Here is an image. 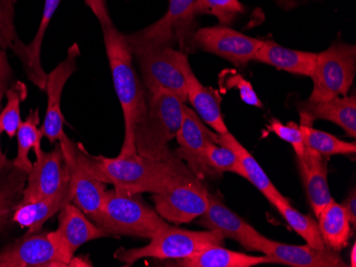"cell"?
Wrapping results in <instances>:
<instances>
[{"label": "cell", "mask_w": 356, "mask_h": 267, "mask_svg": "<svg viewBox=\"0 0 356 267\" xmlns=\"http://www.w3.org/2000/svg\"><path fill=\"white\" fill-rule=\"evenodd\" d=\"M77 157L94 178L129 194L163 192L186 167L177 155L168 161L153 160L139 153L106 158L93 157L77 147Z\"/></svg>", "instance_id": "obj_1"}, {"label": "cell", "mask_w": 356, "mask_h": 267, "mask_svg": "<svg viewBox=\"0 0 356 267\" xmlns=\"http://www.w3.org/2000/svg\"><path fill=\"white\" fill-rule=\"evenodd\" d=\"M104 43L109 60L115 93L123 110L125 137L120 157L135 155V130L147 111V96L134 67V57L127 37L113 26H104Z\"/></svg>", "instance_id": "obj_2"}, {"label": "cell", "mask_w": 356, "mask_h": 267, "mask_svg": "<svg viewBox=\"0 0 356 267\" xmlns=\"http://www.w3.org/2000/svg\"><path fill=\"white\" fill-rule=\"evenodd\" d=\"M138 195L115 189L106 191L101 209L90 218L108 235L139 236L151 240L170 225Z\"/></svg>", "instance_id": "obj_3"}, {"label": "cell", "mask_w": 356, "mask_h": 267, "mask_svg": "<svg viewBox=\"0 0 356 267\" xmlns=\"http://www.w3.org/2000/svg\"><path fill=\"white\" fill-rule=\"evenodd\" d=\"M185 103L169 92L147 95V111L135 130V145L139 155L157 161L175 157L169 148L183 121Z\"/></svg>", "instance_id": "obj_4"}, {"label": "cell", "mask_w": 356, "mask_h": 267, "mask_svg": "<svg viewBox=\"0 0 356 267\" xmlns=\"http://www.w3.org/2000/svg\"><path fill=\"white\" fill-rule=\"evenodd\" d=\"M133 57L141 71L143 87L149 94L169 92L187 103L185 79L174 59L173 47L157 42L141 39L136 35H126Z\"/></svg>", "instance_id": "obj_5"}, {"label": "cell", "mask_w": 356, "mask_h": 267, "mask_svg": "<svg viewBox=\"0 0 356 267\" xmlns=\"http://www.w3.org/2000/svg\"><path fill=\"white\" fill-rule=\"evenodd\" d=\"M224 240L225 239L215 231L186 230L170 225L152 238L147 246L119 249L115 252V258L123 262L125 266H133L138 260L144 258L181 260L213 245L223 246Z\"/></svg>", "instance_id": "obj_6"}, {"label": "cell", "mask_w": 356, "mask_h": 267, "mask_svg": "<svg viewBox=\"0 0 356 267\" xmlns=\"http://www.w3.org/2000/svg\"><path fill=\"white\" fill-rule=\"evenodd\" d=\"M155 210L167 222L188 224L203 215L209 205V192L201 179L186 166L163 192L153 194Z\"/></svg>", "instance_id": "obj_7"}, {"label": "cell", "mask_w": 356, "mask_h": 267, "mask_svg": "<svg viewBox=\"0 0 356 267\" xmlns=\"http://www.w3.org/2000/svg\"><path fill=\"white\" fill-rule=\"evenodd\" d=\"M356 71L355 45L333 44L318 53L311 78L314 87L309 101H325L348 95Z\"/></svg>", "instance_id": "obj_8"}, {"label": "cell", "mask_w": 356, "mask_h": 267, "mask_svg": "<svg viewBox=\"0 0 356 267\" xmlns=\"http://www.w3.org/2000/svg\"><path fill=\"white\" fill-rule=\"evenodd\" d=\"M261 44V40L248 37L232 28L220 25L195 30L188 46L219 55L235 67H243L250 62L255 61L256 53Z\"/></svg>", "instance_id": "obj_9"}, {"label": "cell", "mask_w": 356, "mask_h": 267, "mask_svg": "<svg viewBox=\"0 0 356 267\" xmlns=\"http://www.w3.org/2000/svg\"><path fill=\"white\" fill-rule=\"evenodd\" d=\"M67 266H71V261L48 232H28L0 251V267Z\"/></svg>", "instance_id": "obj_10"}, {"label": "cell", "mask_w": 356, "mask_h": 267, "mask_svg": "<svg viewBox=\"0 0 356 267\" xmlns=\"http://www.w3.org/2000/svg\"><path fill=\"white\" fill-rule=\"evenodd\" d=\"M71 171L60 144L49 153H42L28 173V183L19 205L35 203L53 196L69 184Z\"/></svg>", "instance_id": "obj_11"}, {"label": "cell", "mask_w": 356, "mask_h": 267, "mask_svg": "<svg viewBox=\"0 0 356 267\" xmlns=\"http://www.w3.org/2000/svg\"><path fill=\"white\" fill-rule=\"evenodd\" d=\"M197 224L207 230L215 231L224 239H232L249 251L263 252L267 238L245 222L217 196L209 194L207 210L200 216Z\"/></svg>", "instance_id": "obj_12"}, {"label": "cell", "mask_w": 356, "mask_h": 267, "mask_svg": "<svg viewBox=\"0 0 356 267\" xmlns=\"http://www.w3.org/2000/svg\"><path fill=\"white\" fill-rule=\"evenodd\" d=\"M79 55V46L77 43L73 44L67 51V58L47 75L45 87L47 92V109L41 131L51 144H55L57 141L62 142L67 139L63 129L61 97L70 77L77 71V60Z\"/></svg>", "instance_id": "obj_13"}, {"label": "cell", "mask_w": 356, "mask_h": 267, "mask_svg": "<svg viewBox=\"0 0 356 267\" xmlns=\"http://www.w3.org/2000/svg\"><path fill=\"white\" fill-rule=\"evenodd\" d=\"M197 14V0H170L165 17L135 35L171 47L176 42L188 47L190 37L195 31Z\"/></svg>", "instance_id": "obj_14"}, {"label": "cell", "mask_w": 356, "mask_h": 267, "mask_svg": "<svg viewBox=\"0 0 356 267\" xmlns=\"http://www.w3.org/2000/svg\"><path fill=\"white\" fill-rule=\"evenodd\" d=\"M176 139L181 146L176 155L187 162L190 171L200 179L213 177L204 164L203 151L209 143H218V133L208 129L197 112L186 105Z\"/></svg>", "instance_id": "obj_15"}, {"label": "cell", "mask_w": 356, "mask_h": 267, "mask_svg": "<svg viewBox=\"0 0 356 267\" xmlns=\"http://www.w3.org/2000/svg\"><path fill=\"white\" fill-rule=\"evenodd\" d=\"M174 59L185 79L187 101H190L197 114L218 135L229 132L222 114L219 94L200 83L185 53L174 51Z\"/></svg>", "instance_id": "obj_16"}, {"label": "cell", "mask_w": 356, "mask_h": 267, "mask_svg": "<svg viewBox=\"0 0 356 267\" xmlns=\"http://www.w3.org/2000/svg\"><path fill=\"white\" fill-rule=\"evenodd\" d=\"M71 171V187L76 206L88 216L99 212L106 194V183L94 178L77 157V145L67 137L59 142Z\"/></svg>", "instance_id": "obj_17"}, {"label": "cell", "mask_w": 356, "mask_h": 267, "mask_svg": "<svg viewBox=\"0 0 356 267\" xmlns=\"http://www.w3.org/2000/svg\"><path fill=\"white\" fill-rule=\"evenodd\" d=\"M48 234L59 247L62 254L71 261V266L74 255L81 245L108 236L107 233L91 223L85 213L71 203L60 210L57 230L48 232Z\"/></svg>", "instance_id": "obj_18"}, {"label": "cell", "mask_w": 356, "mask_h": 267, "mask_svg": "<svg viewBox=\"0 0 356 267\" xmlns=\"http://www.w3.org/2000/svg\"><path fill=\"white\" fill-rule=\"evenodd\" d=\"M268 264H282L293 267H347L337 251L329 248H315L311 245H288L267 238L263 250Z\"/></svg>", "instance_id": "obj_19"}, {"label": "cell", "mask_w": 356, "mask_h": 267, "mask_svg": "<svg viewBox=\"0 0 356 267\" xmlns=\"http://www.w3.org/2000/svg\"><path fill=\"white\" fill-rule=\"evenodd\" d=\"M298 163L306 195L316 217H318L321 211L333 200L327 183V161L323 155L306 147L305 153L298 158Z\"/></svg>", "instance_id": "obj_20"}, {"label": "cell", "mask_w": 356, "mask_h": 267, "mask_svg": "<svg viewBox=\"0 0 356 267\" xmlns=\"http://www.w3.org/2000/svg\"><path fill=\"white\" fill-rule=\"evenodd\" d=\"M299 113L312 121L317 119L332 121L345 130L349 137H356V96H337L325 101H302Z\"/></svg>", "instance_id": "obj_21"}, {"label": "cell", "mask_w": 356, "mask_h": 267, "mask_svg": "<svg viewBox=\"0 0 356 267\" xmlns=\"http://www.w3.org/2000/svg\"><path fill=\"white\" fill-rule=\"evenodd\" d=\"M318 53L286 49L273 41H263L255 61L295 75L311 77Z\"/></svg>", "instance_id": "obj_22"}, {"label": "cell", "mask_w": 356, "mask_h": 267, "mask_svg": "<svg viewBox=\"0 0 356 267\" xmlns=\"http://www.w3.org/2000/svg\"><path fill=\"white\" fill-rule=\"evenodd\" d=\"M73 200L71 181L57 194L35 203L19 205L13 214V222L29 228V232L42 230L43 225L54 215L60 212L64 206Z\"/></svg>", "instance_id": "obj_23"}, {"label": "cell", "mask_w": 356, "mask_h": 267, "mask_svg": "<svg viewBox=\"0 0 356 267\" xmlns=\"http://www.w3.org/2000/svg\"><path fill=\"white\" fill-rule=\"evenodd\" d=\"M218 144L229 147L237 155L241 164L245 178L248 179L256 189L261 191L266 198L274 205L277 201H287L288 199L281 194L275 185L271 182L266 171L258 164L253 155L245 148V146L232 135L231 132L218 135Z\"/></svg>", "instance_id": "obj_24"}, {"label": "cell", "mask_w": 356, "mask_h": 267, "mask_svg": "<svg viewBox=\"0 0 356 267\" xmlns=\"http://www.w3.org/2000/svg\"><path fill=\"white\" fill-rule=\"evenodd\" d=\"M268 264L266 257L249 256L224 248L221 245L207 247L189 258L176 260L181 267H253Z\"/></svg>", "instance_id": "obj_25"}, {"label": "cell", "mask_w": 356, "mask_h": 267, "mask_svg": "<svg viewBox=\"0 0 356 267\" xmlns=\"http://www.w3.org/2000/svg\"><path fill=\"white\" fill-rule=\"evenodd\" d=\"M318 226L325 245L333 250H343L351 236V224L341 205L332 200L317 217Z\"/></svg>", "instance_id": "obj_26"}, {"label": "cell", "mask_w": 356, "mask_h": 267, "mask_svg": "<svg viewBox=\"0 0 356 267\" xmlns=\"http://www.w3.org/2000/svg\"><path fill=\"white\" fill-rule=\"evenodd\" d=\"M39 121V110L37 109L35 111L31 110L27 119L25 121H22L19 130L16 133L17 135V155L12 163H13V166L24 171L26 174L31 171L32 164H33L29 159L30 150L31 149L35 150L37 158H40L43 153L41 142L44 135L41 129L38 128Z\"/></svg>", "instance_id": "obj_27"}, {"label": "cell", "mask_w": 356, "mask_h": 267, "mask_svg": "<svg viewBox=\"0 0 356 267\" xmlns=\"http://www.w3.org/2000/svg\"><path fill=\"white\" fill-rule=\"evenodd\" d=\"M60 3H61V0H45L39 29H38L31 43L26 46L28 63H29L28 79L41 89H45L46 83H47V74L44 71L41 62V49L42 45H43L44 35H45L46 30L51 24L54 14Z\"/></svg>", "instance_id": "obj_28"}, {"label": "cell", "mask_w": 356, "mask_h": 267, "mask_svg": "<svg viewBox=\"0 0 356 267\" xmlns=\"http://www.w3.org/2000/svg\"><path fill=\"white\" fill-rule=\"evenodd\" d=\"M314 121L300 115V127L303 131L306 147L325 155H355V142H345L335 135L320 131L313 127Z\"/></svg>", "instance_id": "obj_29"}, {"label": "cell", "mask_w": 356, "mask_h": 267, "mask_svg": "<svg viewBox=\"0 0 356 267\" xmlns=\"http://www.w3.org/2000/svg\"><path fill=\"white\" fill-rule=\"evenodd\" d=\"M273 206L281 213L288 225L306 241V244L311 245L315 248H327L325 241L322 239L318 223L313 217L302 214L299 211L296 210L290 205L289 200L277 201Z\"/></svg>", "instance_id": "obj_30"}, {"label": "cell", "mask_w": 356, "mask_h": 267, "mask_svg": "<svg viewBox=\"0 0 356 267\" xmlns=\"http://www.w3.org/2000/svg\"><path fill=\"white\" fill-rule=\"evenodd\" d=\"M19 40L13 24V0H0V49L13 51L21 60L26 75L29 76L27 49Z\"/></svg>", "instance_id": "obj_31"}, {"label": "cell", "mask_w": 356, "mask_h": 267, "mask_svg": "<svg viewBox=\"0 0 356 267\" xmlns=\"http://www.w3.org/2000/svg\"><path fill=\"white\" fill-rule=\"evenodd\" d=\"M203 162L213 177L222 173H234L245 178L237 155L229 147L209 143L203 151Z\"/></svg>", "instance_id": "obj_32"}, {"label": "cell", "mask_w": 356, "mask_h": 267, "mask_svg": "<svg viewBox=\"0 0 356 267\" xmlns=\"http://www.w3.org/2000/svg\"><path fill=\"white\" fill-rule=\"evenodd\" d=\"M7 105L0 112V133L6 132L14 137L22 123L21 103L27 97V87L16 83L7 89Z\"/></svg>", "instance_id": "obj_33"}, {"label": "cell", "mask_w": 356, "mask_h": 267, "mask_svg": "<svg viewBox=\"0 0 356 267\" xmlns=\"http://www.w3.org/2000/svg\"><path fill=\"white\" fill-rule=\"evenodd\" d=\"M245 8L239 0H197V14H211L221 24H231Z\"/></svg>", "instance_id": "obj_34"}, {"label": "cell", "mask_w": 356, "mask_h": 267, "mask_svg": "<svg viewBox=\"0 0 356 267\" xmlns=\"http://www.w3.org/2000/svg\"><path fill=\"white\" fill-rule=\"evenodd\" d=\"M269 131L275 133L280 139L289 143L295 149L298 158L305 153L306 145L304 142L303 131L298 123L290 121L287 125H284L277 119H270Z\"/></svg>", "instance_id": "obj_35"}, {"label": "cell", "mask_w": 356, "mask_h": 267, "mask_svg": "<svg viewBox=\"0 0 356 267\" xmlns=\"http://www.w3.org/2000/svg\"><path fill=\"white\" fill-rule=\"evenodd\" d=\"M226 85L229 87L237 89L239 91L242 101H245L248 105L257 107H264L263 103H261V99L258 98L257 94L254 91L251 83L245 80L241 75L229 76L227 80H226Z\"/></svg>", "instance_id": "obj_36"}, {"label": "cell", "mask_w": 356, "mask_h": 267, "mask_svg": "<svg viewBox=\"0 0 356 267\" xmlns=\"http://www.w3.org/2000/svg\"><path fill=\"white\" fill-rule=\"evenodd\" d=\"M10 76H11V67H10L9 62H8L3 71H1V74H0V107H1V101H3V96L7 93ZM12 165H13V163L8 160L7 157L3 155V150H1V145H0V169H8Z\"/></svg>", "instance_id": "obj_37"}, {"label": "cell", "mask_w": 356, "mask_h": 267, "mask_svg": "<svg viewBox=\"0 0 356 267\" xmlns=\"http://www.w3.org/2000/svg\"><path fill=\"white\" fill-rule=\"evenodd\" d=\"M88 7L92 10L94 15L97 17L102 27L104 26L111 25L112 21L108 13L107 7H106L105 0H85Z\"/></svg>", "instance_id": "obj_38"}, {"label": "cell", "mask_w": 356, "mask_h": 267, "mask_svg": "<svg viewBox=\"0 0 356 267\" xmlns=\"http://www.w3.org/2000/svg\"><path fill=\"white\" fill-rule=\"evenodd\" d=\"M341 206L345 209L347 213L348 218H349L350 224L355 227L356 225V192L355 190L352 191L348 198L341 203Z\"/></svg>", "instance_id": "obj_39"}, {"label": "cell", "mask_w": 356, "mask_h": 267, "mask_svg": "<svg viewBox=\"0 0 356 267\" xmlns=\"http://www.w3.org/2000/svg\"><path fill=\"white\" fill-rule=\"evenodd\" d=\"M10 209L8 206L7 198L3 195V191L0 190V227L3 226L7 222V217L9 216Z\"/></svg>", "instance_id": "obj_40"}, {"label": "cell", "mask_w": 356, "mask_h": 267, "mask_svg": "<svg viewBox=\"0 0 356 267\" xmlns=\"http://www.w3.org/2000/svg\"><path fill=\"white\" fill-rule=\"evenodd\" d=\"M306 1H309V0H275L277 6L285 11L295 9V8L299 7L301 3H306Z\"/></svg>", "instance_id": "obj_41"}, {"label": "cell", "mask_w": 356, "mask_h": 267, "mask_svg": "<svg viewBox=\"0 0 356 267\" xmlns=\"http://www.w3.org/2000/svg\"><path fill=\"white\" fill-rule=\"evenodd\" d=\"M8 63V58L7 55H6L5 51H1L0 49V74H1V71H3V67Z\"/></svg>", "instance_id": "obj_42"}, {"label": "cell", "mask_w": 356, "mask_h": 267, "mask_svg": "<svg viewBox=\"0 0 356 267\" xmlns=\"http://www.w3.org/2000/svg\"><path fill=\"white\" fill-rule=\"evenodd\" d=\"M356 245L354 244L353 247L351 249V264L350 266L355 267L356 266Z\"/></svg>", "instance_id": "obj_43"}, {"label": "cell", "mask_w": 356, "mask_h": 267, "mask_svg": "<svg viewBox=\"0 0 356 267\" xmlns=\"http://www.w3.org/2000/svg\"><path fill=\"white\" fill-rule=\"evenodd\" d=\"M13 1H15V0H13Z\"/></svg>", "instance_id": "obj_44"}]
</instances>
